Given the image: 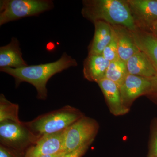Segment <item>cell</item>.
Here are the masks:
<instances>
[{"mask_svg":"<svg viewBox=\"0 0 157 157\" xmlns=\"http://www.w3.org/2000/svg\"><path fill=\"white\" fill-rule=\"evenodd\" d=\"M0 157H25L22 156L5 147L0 145Z\"/></svg>","mask_w":157,"mask_h":157,"instance_id":"7402d4cb","label":"cell"},{"mask_svg":"<svg viewBox=\"0 0 157 157\" xmlns=\"http://www.w3.org/2000/svg\"><path fill=\"white\" fill-rule=\"evenodd\" d=\"M83 116L78 109L67 105L24 122L36 138L63 131Z\"/></svg>","mask_w":157,"mask_h":157,"instance_id":"3957f363","label":"cell"},{"mask_svg":"<svg viewBox=\"0 0 157 157\" xmlns=\"http://www.w3.org/2000/svg\"><path fill=\"white\" fill-rule=\"evenodd\" d=\"M97 83L104 94L113 114L117 116L124 115L128 111V108L123 104L120 88L117 85L105 78Z\"/></svg>","mask_w":157,"mask_h":157,"instance_id":"8fae6325","label":"cell"},{"mask_svg":"<svg viewBox=\"0 0 157 157\" xmlns=\"http://www.w3.org/2000/svg\"><path fill=\"white\" fill-rule=\"evenodd\" d=\"M53 7L50 0H1L0 25L23 17L37 16Z\"/></svg>","mask_w":157,"mask_h":157,"instance_id":"5b68a950","label":"cell"},{"mask_svg":"<svg viewBox=\"0 0 157 157\" xmlns=\"http://www.w3.org/2000/svg\"><path fill=\"white\" fill-rule=\"evenodd\" d=\"M77 65L75 59L66 52H64L59 59L52 63L28 65L18 69L2 68L1 71L14 77L16 86L22 82L32 84L36 90L37 98L39 100H45L48 97L46 85L51 77L70 67H76Z\"/></svg>","mask_w":157,"mask_h":157,"instance_id":"6da1fadb","label":"cell"},{"mask_svg":"<svg viewBox=\"0 0 157 157\" xmlns=\"http://www.w3.org/2000/svg\"><path fill=\"white\" fill-rule=\"evenodd\" d=\"M65 130L40 137L35 145L29 150L25 157H39L64 152Z\"/></svg>","mask_w":157,"mask_h":157,"instance_id":"ba28073f","label":"cell"},{"mask_svg":"<svg viewBox=\"0 0 157 157\" xmlns=\"http://www.w3.org/2000/svg\"><path fill=\"white\" fill-rule=\"evenodd\" d=\"M95 33L92 42L90 45L89 55H101L112 37V27L102 21L94 23Z\"/></svg>","mask_w":157,"mask_h":157,"instance_id":"2e32d148","label":"cell"},{"mask_svg":"<svg viewBox=\"0 0 157 157\" xmlns=\"http://www.w3.org/2000/svg\"><path fill=\"white\" fill-rule=\"evenodd\" d=\"M135 24L150 28L157 21V0H127Z\"/></svg>","mask_w":157,"mask_h":157,"instance_id":"9c48e42d","label":"cell"},{"mask_svg":"<svg viewBox=\"0 0 157 157\" xmlns=\"http://www.w3.org/2000/svg\"><path fill=\"white\" fill-rule=\"evenodd\" d=\"M112 27V37L111 41L103 51L102 56L109 62L119 59L118 54L117 39Z\"/></svg>","mask_w":157,"mask_h":157,"instance_id":"d6986e66","label":"cell"},{"mask_svg":"<svg viewBox=\"0 0 157 157\" xmlns=\"http://www.w3.org/2000/svg\"><path fill=\"white\" fill-rule=\"evenodd\" d=\"M82 16L94 23L102 21L113 26H121L129 30H137V25L126 1H83Z\"/></svg>","mask_w":157,"mask_h":157,"instance_id":"7a4b0ae2","label":"cell"},{"mask_svg":"<svg viewBox=\"0 0 157 157\" xmlns=\"http://www.w3.org/2000/svg\"></svg>","mask_w":157,"mask_h":157,"instance_id":"d4e9b609","label":"cell"},{"mask_svg":"<svg viewBox=\"0 0 157 157\" xmlns=\"http://www.w3.org/2000/svg\"><path fill=\"white\" fill-rule=\"evenodd\" d=\"M137 47L144 52L151 61L156 72V76L152 78L153 91L157 93V38L152 34L146 32H132Z\"/></svg>","mask_w":157,"mask_h":157,"instance_id":"30bf717a","label":"cell"},{"mask_svg":"<svg viewBox=\"0 0 157 157\" xmlns=\"http://www.w3.org/2000/svg\"><path fill=\"white\" fill-rule=\"evenodd\" d=\"M117 39L119 58L127 63L131 57L140 51L134 40L132 32L121 26H113Z\"/></svg>","mask_w":157,"mask_h":157,"instance_id":"5bb4252c","label":"cell"},{"mask_svg":"<svg viewBox=\"0 0 157 157\" xmlns=\"http://www.w3.org/2000/svg\"><path fill=\"white\" fill-rule=\"evenodd\" d=\"M126 63L129 74L151 79L156 76V72L151 61L142 51H139L131 57Z\"/></svg>","mask_w":157,"mask_h":157,"instance_id":"4fadbf2b","label":"cell"},{"mask_svg":"<svg viewBox=\"0 0 157 157\" xmlns=\"http://www.w3.org/2000/svg\"><path fill=\"white\" fill-rule=\"evenodd\" d=\"M28 66L23 59L17 38L11 39L8 45L0 47V67L18 69Z\"/></svg>","mask_w":157,"mask_h":157,"instance_id":"7c38bea8","label":"cell"},{"mask_svg":"<svg viewBox=\"0 0 157 157\" xmlns=\"http://www.w3.org/2000/svg\"><path fill=\"white\" fill-rule=\"evenodd\" d=\"M147 157H157V123L152 132Z\"/></svg>","mask_w":157,"mask_h":157,"instance_id":"ffe728a7","label":"cell"},{"mask_svg":"<svg viewBox=\"0 0 157 157\" xmlns=\"http://www.w3.org/2000/svg\"><path fill=\"white\" fill-rule=\"evenodd\" d=\"M99 129L97 121L84 116L79 118L65 130V152H70L94 141Z\"/></svg>","mask_w":157,"mask_h":157,"instance_id":"8992f818","label":"cell"},{"mask_svg":"<svg viewBox=\"0 0 157 157\" xmlns=\"http://www.w3.org/2000/svg\"><path fill=\"white\" fill-rule=\"evenodd\" d=\"M153 90L151 78L128 74L120 87L121 98L125 107L129 103L145 93Z\"/></svg>","mask_w":157,"mask_h":157,"instance_id":"52a82bcc","label":"cell"},{"mask_svg":"<svg viewBox=\"0 0 157 157\" xmlns=\"http://www.w3.org/2000/svg\"><path fill=\"white\" fill-rule=\"evenodd\" d=\"M128 74L126 63L119 59L110 62L105 78L113 82L120 88Z\"/></svg>","mask_w":157,"mask_h":157,"instance_id":"e0dca14e","label":"cell"},{"mask_svg":"<svg viewBox=\"0 0 157 157\" xmlns=\"http://www.w3.org/2000/svg\"><path fill=\"white\" fill-rule=\"evenodd\" d=\"M36 141V138L24 122L6 121L0 122V143L2 146L25 157Z\"/></svg>","mask_w":157,"mask_h":157,"instance_id":"277c9868","label":"cell"},{"mask_svg":"<svg viewBox=\"0 0 157 157\" xmlns=\"http://www.w3.org/2000/svg\"><path fill=\"white\" fill-rule=\"evenodd\" d=\"M66 153L64 152L58 153L55 154L44 155L39 157H62Z\"/></svg>","mask_w":157,"mask_h":157,"instance_id":"603a6c76","label":"cell"},{"mask_svg":"<svg viewBox=\"0 0 157 157\" xmlns=\"http://www.w3.org/2000/svg\"><path fill=\"white\" fill-rule=\"evenodd\" d=\"M89 147V145L82 147L74 151L67 153L62 157H82L87 151Z\"/></svg>","mask_w":157,"mask_h":157,"instance_id":"44dd1931","label":"cell"},{"mask_svg":"<svg viewBox=\"0 0 157 157\" xmlns=\"http://www.w3.org/2000/svg\"><path fill=\"white\" fill-rule=\"evenodd\" d=\"M151 29L153 35L155 36L156 38H157V21L153 24L151 25L150 28Z\"/></svg>","mask_w":157,"mask_h":157,"instance_id":"cb8c5ba5","label":"cell"},{"mask_svg":"<svg viewBox=\"0 0 157 157\" xmlns=\"http://www.w3.org/2000/svg\"><path fill=\"white\" fill-rule=\"evenodd\" d=\"M109 63L101 55H89L84 63V77L89 81L98 82L105 78Z\"/></svg>","mask_w":157,"mask_h":157,"instance_id":"9a60e30c","label":"cell"},{"mask_svg":"<svg viewBox=\"0 0 157 157\" xmlns=\"http://www.w3.org/2000/svg\"><path fill=\"white\" fill-rule=\"evenodd\" d=\"M19 105L11 103L7 100L2 94L0 95V122L6 121H11L20 123L19 120Z\"/></svg>","mask_w":157,"mask_h":157,"instance_id":"ac0fdd59","label":"cell"}]
</instances>
